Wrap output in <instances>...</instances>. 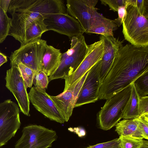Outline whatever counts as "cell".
I'll return each instance as SVG.
<instances>
[{
	"label": "cell",
	"mask_w": 148,
	"mask_h": 148,
	"mask_svg": "<svg viewBox=\"0 0 148 148\" xmlns=\"http://www.w3.org/2000/svg\"><path fill=\"white\" fill-rule=\"evenodd\" d=\"M148 71V46L127 44L119 49L100 87L98 99H109L131 85Z\"/></svg>",
	"instance_id": "1"
},
{
	"label": "cell",
	"mask_w": 148,
	"mask_h": 148,
	"mask_svg": "<svg viewBox=\"0 0 148 148\" xmlns=\"http://www.w3.org/2000/svg\"><path fill=\"white\" fill-rule=\"evenodd\" d=\"M125 39L137 46H148V18L141 15L137 8L126 5V14L123 24Z\"/></svg>",
	"instance_id": "2"
},
{
	"label": "cell",
	"mask_w": 148,
	"mask_h": 148,
	"mask_svg": "<svg viewBox=\"0 0 148 148\" xmlns=\"http://www.w3.org/2000/svg\"><path fill=\"white\" fill-rule=\"evenodd\" d=\"M71 47L62 53L60 64L57 69L49 77V82L58 79H64L78 67L87 53L88 45L84 36L82 35L71 38Z\"/></svg>",
	"instance_id": "3"
},
{
	"label": "cell",
	"mask_w": 148,
	"mask_h": 148,
	"mask_svg": "<svg viewBox=\"0 0 148 148\" xmlns=\"http://www.w3.org/2000/svg\"><path fill=\"white\" fill-rule=\"evenodd\" d=\"M131 85L106 100L98 116L99 128L104 130H110L123 118L130 97Z\"/></svg>",
	"instance_id": "4"
},
{
	"label": "cell",
	"mask_w": 148,
	"mask_h": 148,
	"mask_svg": "<svg viewBox=\"0 0 148 148\" xmlns=\"http://www.w3.org/2000/svg\"><path fill=\"white\" fill-rule=\"evenodd\" d=\"M47 45L46 41L40 39L21 45L9 57L11 67L17 66L21 63L35 73L42 71V59Z\"/></svg>",
	"instance_id": "5"
},
{
	"label": "cell",
	"mask_w": 148,
	"mask_h": 148,
	"mask_svg": "<svg viewBox=\"0 0 148 148\" xmlns=\"http://www.w3.org/2000/svg\"><path fill=\"white\" fill-rule=\"evenodd\" d=\"M22 132L14 148H49L58 138L55 131L40 125H27Z\"/></svg>",
	"instance_id": "6"
},
{
	"label": "cell",
	"mask_w": 148,
	"mask_h": 148,
	"mask_svg": "<svg viewBox=\"0 0 148 148\" xmlns=\"http://www.w3.org/2000/svg\"><path fill=\"white\" fill-rule=\"evenodd\" d=\"M18 105L8 99L0 103V148L14 137L21 125Z\"/></svg>",
	"instance_id": "7"
},
{
	"label": "cell",
	"mask_w": 148,
	"mask_h": 148,
	"mask_svg": "<svg viewBox=\"0 0 148 148\" xmlns=\"http://www.w3.org/2000/svg\"><path fill=\"white\" fill-rule=\"evenodd\" d=\"M97 0H67V13L79 23L84 32L88 33L95 20Z\"/></svg>",
	"instance_id": "8"
},
{
	"label": "cell",
	"mask_w": 148,
	"mask_h": 148,
	"mask_svg": "<svg viewBox=\"0 0 148 148\" xmlns=\"http://www.w3.org/2000/svg\"><path fill=\"white\" fill-rule=\"evenodd\" d=\"M43 21L48 31H53L69 37L79 36L84 33L77 20L67 13L47 15Z\"/></svg>",
	"instance_id": "9"
},
{
	"label": "cell",
	"mask_w": 148,
	"mask_h": 148,
	"mask_svg": "<svg viewBox=\"0 0 148 148\" xmlns=\"http://www.w3.org/2000/svg\"><path fill=\"white\" fill-rule=\"evenodd\" d=\"M6 86L16 99L21 112L29 116L30 101L27 88L17 66L7 70L5 78Z\"/></svg>",
	"instance_id": "10"
},
{
	"label": "cell",
	"mask_w": 148,
	"mask_h": 148,
	"mask_svg": "<svg viewBox=\"0 0 148 148\" xmlns=\"http://www.w3.org/2000/svg\"><path fill=\"white\" fill-rule=\"evenodd\" d=\"M99 41L88 45L86 57L77 69L65 79L63 91L69 89L76 83L86 72L101 59L104 52L103 41L99 38Z\"/></svg>",
	"instance_id": "11"
},
{
	"label": "cell",
	"mask_w": 148,
	"mask_h": 148,
	"mask_svg": "<svg viewBox=\"0 0 148 148\" xmlns=\"http://www.w3.org/2000/svg\"><path fill=\"white\" fill-rule=\"evenodd\" d=\"M88 72L69 89L60 94L56 96L48 94L58 111L63 116L65 122L68 121L72 114L75 103Z\"/></svg>",
	"instance_id": "12"
},
{
	"label": "cell",
	"mask_w": 148,
	"mask_h": 148,
	"mask_svg": "<svg viewBox=\"0 0 148 148\" xmlns=\"http://www.w3.org/2000/svg\"><path fill=\"white\" fill-rule=\"evenodd\" d=\"M46 90L32 87L28 95L30 101L35 109L51 121L62 124L65 121Z\"/></svg>",
	"instance_id": "13"
},
{
	"label": "cell",
	"mask_w": 148,
	"mask_h": 148,
	"mask_svg": "<svg viewBox=\"0 0 148 148\" xmlns=\"http://www.w3.org/2000/svg\"><path fill=\"white\" fill-rule=\"evenodd\" d=\"M99 61L88 71L76 101L75 108L94 103L98 100L100 87Z\"/></svg>",
	"instance_id": "14"
},
{
	"label": "cell",
	"mask_w": 148,
	"mask_h": 148,
	"mask_svg": "<svg viewBox=\"0 0 148 148\" xmlns=\"http://www.w3.org/2000/svg\"><path fill=\"white\" fill-rule=\"evenodd\" d=\"M99 38L103 40L104 47L103 54L99 61L101 86L113 64L119 49L123 45V41L112 36L100 35Z\"/></svg>",
	"instance_id": "15"
},
{
	"label": "cell",
	"mask_w": 148,
	"mask_h": 148,
	"mask_svg": "<svg viewBox=\"0 0 148 148\" xmlns=\"http://www.w3.org/2000/svg\"><path fill=\"white\" fill-rule=\"evenodd\" d=\"M62 53L60 50L47 45L42 59V71L49 77L59 67L61 62Z\"/></svg>",
	"instance_id": "16"
},
{
	"label": "cell",
	"mask_w": 148,
	"mask_h": 148,
	"mask_svg": "<svg viewBox=\"0 0 148 148\" xmlns=\"http://www.w3.org/2000/svg\"><path fill=\"white\" fill-rule=\"evenodd\" d=\"M117 26L112 20L106 18L97 12L94 21L88 33L113 36V31Z\"/></svg>",
	"instance_id": "17"
},
{
	"label": "cell",
	"mask_w": 148,
	"mask_h": 148,
	"mask_svg": "<svg viewBox=\"0 0 148 148\" xmlns=\"http://www.w3.org/2000/svg\"><path fill=\"white\" fill-rule=\"evenodd\" d=\"M115 127V131L119 136L144 139L142 132L134 119L120 121Z\"/></svg>",
	"instance_id": "18"
},
{
	"label": "cell",
	"mask_w": 148,
	"mask_h": 148,
	"mask_svg": "<svg viewBox=\"0 0 148 148\" xmlns=\"http://www.w3.org/2000/svg\"><path fill=\"white\" fill-rule=\"evenodd\" d=\"M48 31L43 21V18L38 19L33 22L26 29L23 44L40 39L42 35Z\"/></svg>",
	"instance_id": "19"
},
{
	"label": "cell",
	"mask_w": 148,
	"mask_h": 148,
	"mask_svg": "<svg viewBox=\"0 0 148 148\" xmlns=\"http://www.w3.org/2000/svg\"><path fill=\"white\" fill-rule=\"evenodd\" d=\"M140 97L133 83L131 85V92L130 98L124 113L123 118L133 119L139 116V102Z\"/></svg>",
	"instance_id": "20"
},
{
	"label": "cell",
	"mask_w": 148,
	"mask_h": 148,
	"mask_svg": "<svg viewBox=\"0 0 148 148\" xmlns=\"http://www.w3.org/2000/svg\"><path fill=\"white\" fill-rule=\"evenodd\" d=\"M11 18L0 7V43L9 35Z\"/></svg>",
	"instance_id": "21"
},
{
	"label": "cell",
	"mask_w": 148,
	"mask_h": 148,
	"mask_svg": "<svg viewBox=\"0 0 148 148\" xmlns=\"http://www.w3.org/2000/svg\"><path fill=\"white\" fill-rule=\"evenodd\" d=\"M27 88H31L35 72L30 68L20 63L17 66Z\"/></svg>",
	"instance_id": "22"
},
{
	"label": "cell",
	"mask_w": 148,
	"mask_h": 148,
	"mask_svg": "<svg viewBox=\"0 0 148 148\" xmlns=\"http://www.w3.org/2000/svg\"><path fill=\"white\" fill-rule=\"evenodd\" d=\"M120 148H141L145 140L129 136H120Z\"/></svg>",
	"instance_id": "23"
},
{
	"label": "cell",
	"mask_w": 148,
	"mask_h": 148,
	"mask_svg": "<svg viewBox=\"0 0 148 148\" xmlns=\"http://www.w3.org/2000/svg\"><path fill=\"white\" fill-rule=\"evenodd\" d=\"M133 83L140 97L147 96L148 94V71L138 78Z\"/></svg>",
	"instance_id": "24"
},
{
	"label": "cell",
	"mask_w": 148,
	"mask_h": 148,
	"mask_svg": "<svg viewBox=\"0 0 148 148\" xmlns=\"http://www.w3.org/2000/svg\"><path fill=\"white\" fill-rule=\"evenodd\" d=\"M49 82L48 76L43 71H41L35 73L33 84L37 88L46 90Z\"/></svg>",
	"instance_id": "25"
},
{
	"label": "cell",
	"mask_w": 148,
	"mask_h": 148,
	"mask_svg": "<svg viewBox=\"0 0 148 148\" xmlns=\"http://www.w3.org/2000/svg\"><path fill=\"white\" fill-rule=\"evenodd\" d=\"M125 5L135 6L141 15L148 18V0H125Z\"/></svg>",
	"instance_id": "26"
},
{
	"label": "cell",
	"mask_w": 148,
	"mask_h": 148,
	"mask_svg": "<svg viewBox=\"0 0 148 148\" xmlns=\"http://www.w3.org/2000/svg\"><path fill=\"white\" fill-rule=\"evenodd\" d=\"M142 132L144 139H148V114L140 116L134 119Z\"/></svg>",
	"instance_id": "27"
},
{
	"label": "cell",
	"mask_w": 148,
	"mask_h": 148,
	"mask_svg": "<svg viewBox=\"0 0 148 148\" xmlns=\"http://www.w3.org/2000/svg\"><path fill=\"white\" fill-rule=\"evenodd\" d=\"M86 148H120L119 138H116L107 142L89 146Z\"/></svg>",
	"instance_id": "28"
},
{
	"label": "cell",
	"mask_w": 148,
	"mask_h": 148,
	"mask_svg": "<svg viewBox=\"0 0 148 148\" xmlns=\"http://www.w3.org/2000/svg\"><path fill=\"white\" fill-rule=\"evenodd\" d=\"M125 0H101L102 4L108 5L110 10L114 12H117L118 8L120 6L125 5Z\"/></svg>",
	"instance_id": "29"
},
{
	"label": "cell",
	"mask_w": 148,
	"mask_h": 148,
	"mask_svg": "<svg viewBox=\"0 0 148 148\" xmlns=\"http://www.w3.org/2000/svg\"><path fill=\"white\" fill-rule=\"evenodd\" d=\"M139 116L148 114V97H140L139 102Z\"/></svg>",
	"instance_id": "30"
},
{
	"label": "cell",
	"mask_w": 148,
	"mask_h": 148,
	"mask_svg": "<svg viewBox=\"0 0 148 148\" xmlns=\"http://www.w3.org/2000/svg\"><path fill=\"white\" fill-rule=\"evenodd\" d=\"M118 18L112 20L113 22L117 26L119 27L123 24L126 14V5L120 6L117 11Z\"/></svg>",
	"instance_id": "31"
},
{
	"label": "cell",
	"mask_w": 148,
	"mask_h": 148,
	"mask_svg": "<svg viewBox=\"0 0 148 148\" xmlns=\"http://www.w3.org/2000/svg\"><path fill=\"white\" fill-rule=\"evenodd\" d=\"M69 130H72L71 131L75 132L79 137H82L85 136L86 134L85 130L83 128L80 127H74L71 129L70 128L68 129Z\"/></svg>",
	"instance_id": "32"
},
{
	"label": "cell",
	"mask_w": 148,
	"mask_h": 148,
	"mask_svg": "<svg viewBox=\"0 0 148 148\" xmlns=\"http://www.w3.org/2000/svg\"><path fill=\"white\" fill-rule=\"evenodd\" d=\"M11 0H0V7L6 13L7 12Z\"/></svg>",
	"instance_id": "33"
},
{
	"label": "cell",
	"mask_w": 148,
	"mask_h": 148,
	"mask_svg": "<svg viewBox=\"0 0 148 148\" xmlns=\"http://www.w3.org/2000/svg\"><path fill=\"white\" fill-rule=\"evenodd\" d=\"M7 58L6 56L0 52V67L7 62Z\"/></svg>",
	"instance_id": "34"
},
{
	"label": "cell",
	"mask_w": 148,
	"mask_h": 148,
	"mask_svg": "<svg viewBox=\"0 0 148 148\" xmlns=\"http://www.w3.org/2000/svg\"><path fill=\"white\" fill-rule=\"evenodd\" d=\"M141 148H148V141L146 140Z\"/></svg>",
	"instance_id": "35"
}]
</instances>
